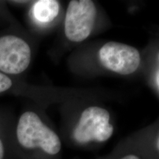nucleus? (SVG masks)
<instances>
[{"instance_id":"f257e3e1","label":"nucleus","mask_w":159,"mask_h":159,"mask_svg":"<svg viewBox=\"0 0 159 159\" xmlns=\"http://www.w3.org/2000/svg\"><path fill=\"white\" fill-rule=\"evenodd\" d=\"M16 136L18 142L25 148H39L49 155H56L61 149L58 136L33 111H27L20 116Z\"/></svg>"},{"instance_id":"f03ea898","label":"nucleus","mask_w":159,"mask_h":159,"mask_svg":"<svg viewBox=\"0 0 159 159\" xmlns=\"http://www.w3.org/2000/svg\"><path fill=\"white\" fill-rule=\"evenodd\" d=\"M109 121L110 114L106 109L97 106L85 109L73 132L74 139L80 144L105 142L114 133Z\"/></svg>"},{"instance_id":"7ed1b4c3","label":"nucleus","mask_w":159,"mask_h":159,"mask_svg":"<svg viewBox=\"0 0 159 159\" xmlns=\"http://www.w3.org/2000/svg\"><path fill=\"white\" fill-rule=\"evenodd\" d=\"M97 17V8L91 0H72L65 17V35L72 42H81L90 35Z\"/></svg>"},{"instance_id":"20e7f679","label":"nucleus","mask_w":159,"mask_h":159,"mask_svg":"<svg viewBox=\"0 0 159 159\" xmlns=\"http://www.w3.org/2000/svg\"><path fill=\"white\" fill-rule=\"evenodd\" d=\"M99 60L105 69L122 75L134 73L141 62L138 49L125 43L110 41L99 50Z\"/></svg>"},{"instance_id":"39448f33","label":"nucleus","mask_w":159,"mask_h":159,"mask_svg":"<svg viewBox=\"0 0 159 159\" xmlns=\"http://www.w3.org/2000/svg\"><path fill=\"white\" fill-rule=\"evenodd\" d=\"M31 61V49L25 40L13 35L0 38V71L11 75L21 74Z\"/></svg>"},{"instance_id":"423d86ee","label":"nucleus","mask_w":159,"mask_h":159,"mask_svg":"<svg viewBox=\"0 0 159 159\" xmlns=\"http://www.w3.org/2000/svg\"><path fill=\"white\" fill-rule=\"evenodd\" d=\"M59 8V2L55 0L37 1L33 7V17L39 23H49L57 17Z\"/></svg>"},{"instance_id":"0eeeda50","label":"nucleus","mask_w":159,"mask_h":159,"mask_svg":"<svg viewBox=\"0 0 159 159\" xmlns=\"http://www.w3.org/2000/svg\"><path fill=\"white\" fill-rule=\"evenodd\" d=\"M13 82L8 76L0 72V93L5 92L11 88Z\"/></svg>"},{"instance_id":"6e6552de","label":"nucleus","mask_w":159,"mask_h":159,"mask_svg":"<svg viewBox=\"0 0 159 159\" xmlns=\"http://www.w3.org/2000/svg\"><path fill=\"white\" fill-rule=\"evenodd\" d=\"M4 157V147L3 144L0 139V159H3Z\"/></svg>"},{"instance_id":"1a4fd4ad","label":"nucleus","mask_w":159,"mask_h":159,"mask_svg":"<svg viewBox=\"0 0 159 159\" xmlns=\"http://www.w3.org/2000/svg\"><path fill=\"white\" fill-rule=\"evenodd\" d=\"M121 159H140V158H139L138 156H135V155H128V156L123 157V158Z\"/></svg>"},{"instance_id":"9d476101","label":"nucleus","mask_w":159,"mask_h":159,"mask_svg":"<svg viewBox=\"0 0 159 159\" xmlns=\"http://www.w3.org/2000/svg\"><path fill=\"white\" fill-rule=\"evenodd\" d=\"M158 69L157 70V72H156V80H155V81H156V85L157 86V89H158V88H159V83H158Z\"/></svg>"},{"instance_id":"9b49d317","label":"nucleus","mask_w":159,"mask_h":159,"mask_svg":"<svg viewBox=\"0 0 159 159\" xmlns=\"http://www.w3.org/2000/svg\"><path fill=\"white\" fill-rule=\"evenodd\" d=\"M157 148L158 149V138L157 139Z\"/></svg>"}]
</instances>
